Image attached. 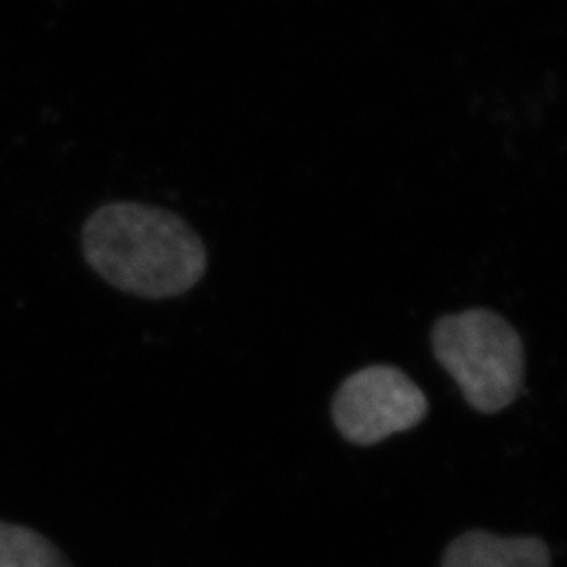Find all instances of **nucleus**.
Instances as JSON below:
<instances>
[{"label": "nucleus", "mask_w": 567, "mask_h": 567, "mask_svg": "<svg viewBox=\"0 0 567 567\" xmlns=\"http://www.w3.org/2000/svg\"><path fill=\"white\" fill-rule=\"evenodd\" d=\"M81 246L103 282L147 301L182 297L208 269L200 234L154 204L121 200L95 208L82 225Z\"/></svg>", "instance_id": "obj_1"}, {"label": "nucleus", "mask_w": 567, "mask_h": 567, "mask_svg": "<svg viewBox=\"0 0 567 567\" xmlns=\"http://www.w3.org/2000/svg\"><path fill=\"white\" fill-rule=\"evenodd\" d=\"M431 351L480 414L507 410L524 391V339L494 309L471 307L440 316L431 326Z\"/></svg>", "instance_id": "obj_2"}, {"label": "nucleus", "mask_w": 567, "mask_h": 567, "mask_svg": "<svg viewBox=\"0 0 567 567\" xmlns=\"http://www.w3.org/2000/svg\"><path fill=\"white\" fill-rule=\"evenodd\" d=\"M429 414L425 391L402 368L372 364L349 374L332 395L330 416L344 442L377 446L421 425Z\"/></svg>", "instance_id": "obj_3"}, {"label": "nucleus", "mask_w": 567, "mask_h": 567, "mask_svg": "<svg viewBox=\"0 0 567 567\" xmlns=\"http://www.w3.org/2000/svg\"><path fill=\"white\" fill-rule=\"evenodd\" d=\"M550 547L538 536H496L468 529L456 536L442 557V567H550Z\"/></svg>", "instance_id": "obj_4"}, {"label": "nucleus", "mask_w": 567, "mask_h": 567, "mask_svg": "<svg viewBox=\"0 0 567 567\" xmlns=\"http://www.w3.org/2000/svg\"><path fill=\"white\" fill-rule=\"evenodd\" d=\"M0 567H72V564L37 529L0 522Z\"/></svg>", "instance_id": "obj_5"}]
</instances>
